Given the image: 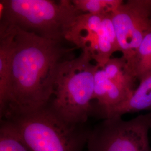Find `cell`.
Wrapping results in <instances>:
<instances>
[{"label": "cell", "mask_w": 151, "mask_h": 151, "mask_svg": "<svg viewBox=\"0 0 151 151\" xmlns=\"http://www.w3.org/2000/svg\"><path fill=\"white\" fill-rule=\"evenodd\" d=\"M7 26L14 28V50L9 91L0 109L1 119L47 106L53 95L60 64L73 49L65 48L60 42Z\"/></svg>", "instance_id": "cell-1"}, {"label": "cell", "mask_w": 151, "mask_h": 151, "mask_svg": "<svg viewBox=\"0 0 151 151\" xmlns=\"http://www.w3.org/2000/svg\"><path fill=\"white\" fill-rule=\"evenodd\" d=\"M133 93L111 81L101 68L98 67L95 74L93 100H96V106L92 109L104 119L110 110L124 103Z\"/></svg>", "instance_id": "cell-8"}, {"label": "cell", "mask_w": 151, "mask_h": 151, "mask_svg": "<svg viewBox=\"0 0 151 151\" xmlns=\"http://www.w3.org/2000/svg\"><path fill=\"white\" fill-rule=\"evenodd\" d=\"M127 63L139 81L151 71V30L143 38L134 55Z\"/></svg>", "instance_id": "cell-12"}, {"label": "cell", "mask_w": 151, "mask_h": 151, "mask_svg": "<svg viewBox=\"0 0 151 151\" xmlns=\"http://www.w3.org/2000/svg\"><path fill=\"white\" fill-rule=\"evenodd\" d=\"M0 151H29L11 123L1 119Z\"/></svg>", "instance_id": "cell-14"}, {"label": "cell", "mask_w": 151, "mask_h": 151, "mask_svg": "<svg viewBox=\"0 0 151 151\" xmlns=\"http://www.w3.org/2000/svg\"><path fill=\"white\" fill-rule=\"evenodd\" d=\"M5 120L11 123L29 151H83L91 129L85 124L65 122L48 105Z\"/></svg>", "instance_id": "cell-4"}, {"label": "cell", "mask_w": 151, "mask_h": 151, "mask_svg": "<svg viewBox=\"0 0 151 151\" xmlns=\"http://www.w3.org/2000/svg\"><path fill=\"white\" fill-rule=\"evenodd\" d=\"M151 113L129 120L104 119L90 130L87 151H151L148 132Z\"/></svg>", "instance_id": "cell-5"}, {"label": "cell", "mask_w": 151, "mask_h": 151, "mask_svg": "<svg viewBox=\"0 0 151 151\" xmlns=\"http://www.w3.org/2000/svg\"><path fill=\"white\" fill-rule=\"evenodd\" d=\"M81 14L69 0L0 1V25L60 42Z\"/></svg>", "instance_id": "cell-2"}, {"label": "cell", "mask_w": 151, "mask_h": 151, "mask_svg": "<svg viewBox=\"0 0 151 151\" xmlns=\"http://www.w3.org/2000/svg\"><path fill=\"white\" fill-rule=\"evenodd\" d=\"M14 37L12 27L0 25V109L5 104L9 91Z\"/></svg>", "instance_id": "cell-9"}, {"label": "cell", "mask_w": 151, "mask_h": 151, "mask_svg": "<svg viewBox=\"0 0 151 151\" xmlns=\"http://www.w3.org/2000/svg\"><path fill=\"white\" fill-rule=\"evenodd\" d=\"M150 126H151V125H150Z\"/></svg>", "instance_id": "cell-15"}, {"label": "cell", "mask_w": 151, "mask_h": 151, "mask_svg": "<svg viewBox=\"0 0 151 151\" xmlns=\"http://www.w3.org/2000/svg\"><path fill=\"white\" fill-rule=\"evenodd\" d=\"M101 68L111 81L132 93L134 91L137 78L123 57L111 58Z\"/></svg>", "instance_id": "cell-11"}, {"label": "cell", "mask_w": 151, "mask_h": 151, "mask_svg": "<svg viewBox=\"0 0 151 151\" xmlns=\"http://www.w3.org/2000/svg\"><path fill=\"white\" fill-rule=\"evenodd\" d=\"M76 9L81 14L111 15L123 4L122 0H72Z\"/></svg>", "instance_id": "cell-13"}, {"label": "cell", "mask_w": 151, "mask_h": 151, "mask_svg": "<svg viewBox=\"0 0 151 151\" xmlns=\"http://www.w3.org/2000/svg\"><path fill=\"white\" fill-rule=\"evenodd\" d=\"M120 52L128 62L151 30V0H129L111 14Z\"/></svg>", "instance_id": "cell-7"}, {"label": "cell", "mask_w": 151, "mask_h": 151, "mask_svg": "<svg viewBox=\"0 0 151 151\" xmlns=\"http://www.w3.org/2000/svg\"><path fill=\"white\" fill-rule=\"evenodd\" d=\"M65 40L89 53L100 68L114 53L120 52L111 14H81L67 33Z\"/></svg>", "instance_id": "cell-6"}, {"label": "cell", "mask_w": 151, "mask_h": 151, "mask_svg": "<svg viewBox=\"0 0 151 151\" xmlns=\"http://www.w3.org/2000/svg\"><path fill=\"white\" fill-rule=\"evenodd\" d=\"M90 54L65 59L60 64L54 92L48 106L60 119L73 124H85L92 113L95 74Z\"/></svg>", "instance_id": "cell-3"}, {"label": "cell", "mask_w": 151, "mask_h": 151, "mask_svg": "<svg viewBox=\"0 0 151 151\" xmlns=\"http://www.w3.org/2000/svg\"><path fill=\"white\" fill-rule=\"evenodd\" d=\"M138 87L124 103L110 110L104 119L122 117L127 113L151 110V70L140 80Z\"/></svg>", "instance_id": "cell-10"}]
</instances>
